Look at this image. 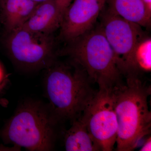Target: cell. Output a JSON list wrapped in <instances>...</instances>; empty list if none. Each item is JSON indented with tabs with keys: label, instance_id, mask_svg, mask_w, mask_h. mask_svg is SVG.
Listing matches in <instances>:
<instances>
[{
	"label": "cell",
	"instance_id": "6da1fadb",
	"mask_svg": "<svg viewBox=\"0 0 151 151\" xmlns=\"http://www.w3.org/2000/svg\"><path fill=\"white\" fill-rule=\"evenodd\" d=\"M45 94L57 122L61 126L80 117L97 91L85 70L72 60L70 64L55 61L46 68Z\"/></svg>",
	"mask_w": 151,
	"mask_h": 151
},
{
	"label": "cell",
	"instance_id": "7a4b0ae2",
	"mask_svg": "<svg viewBox=\"0 0 151 151\" xmlns=\"http://www.w3.org/2000/svg\"><path fill=\"white\" fill-rule=\"evenodd\" d=\"M60 125L48 104L37 99L22 101L0 131L6 144L30 151L54 149Z\"/></svg>",
	"mask_w": 151,
	"mask_h": 151
},
{
	"label": "cell",
	"instance_id": "3957f363",
	"mask_svg": "<svg viewBox=\"0 0 151 151\" xmlns=\"http://www.w3.org/2000/svg\"><path fill=\"white\" fill-rule=\"evenodd\" d=\"M126 84L113 92L118 122L116 150L132 151L150 134L151 113L148 99L151 86L141 78H126Z\"/></svg>",
	"mask_w": 151,
	"mask_h": 151
},
{
	"label": "cell",
	"instance_id": "277c9868",
	"mask_svg": "<svg viewBox=\"0 0 151 151\" xmlns=\"http://www.w3.org/2000/svg\"><path fill=\"white\" fill-rule=\"evenodd\" d=\"M70 42L68 54L99 89H115L124 85L114 53L100 25Z\"/></svg>",
	"mask_w": 151,
	"mask_h": 151
},
{
	"label": "cell",
	"instance_id": "5b68a950",
	"mask_svg": "<svg viewBox=\"0 0 151 151\" xmlns=\"http://www.w3.org/2000/svg\"><path fill=\"white\" fill-rule=\"evenodd\" d=\"M100 26L111 46L122 76L135 78L134 56L136 47L143 38L141 26L128 21L107 10Z\"/></svg>",
	"mask_w": 151,
	"mask_h": 151
},
{
	"label": "cell",
	"instance_id": "8992f818",
	"mask_svg": "<svg viewBox=\"0 0 151 151\" xmlns=\"http://www.w3.org/2000/svg\"><path fill=\"white\" fill-rule=\"evenodd\" d=\"M114 90L99 89L81 116L100 151L113 150L116 142L118 126L114 107Z\"/></svg>",
	"mask_w": 151,
	"mask_h": 151
},
{
	"label": "cell",
	"instance_id": "52a82bcc",
	"mask_svg": "<svg viewBox=\"0 0 151 151\" xmlns=\"http://www.w3.org/2000/svg\"><path fill=\"white\" fill-rule=\"evenodd\" d=\"M51 35L33 32L22 27L10 33L9 52L14 61L28 69H46L55 61Z\"/></svg>",
	"mask_w": 151,
	"mask_h": 151
},
{
	"label": "cell",
	"instance_id": "ba28073f",
	"mask_svg": "<svg viewBox=\"0 0 151 151\" xmlns=\"http://www.w3.org/2000/svg\"><path fill=\"white\" fill-rule=\"evenodd\" d=\"M108 0H74L68 7L60 26L62 39L74 40L92 29Z\"/></svg>",
	"mask_w": 151,
	"mask_h": 151
},
{
	"label": "cell",
	"instance_id": "9c48e42d",
	"mask_svg": "<svg viewBox=\"0 0 151 151\" xmlns=\"http://www.w3.org/2000/svg\"><path fill=\"white\" fill-rule=\"evenodd\" d=\"M62 14L55 0L39 3L22 27L33 32L52 35L60 27Z\"/></svg>",
	"mask_w": 151,
	"mask_h": 151
},
{
	"label": "cell",
	"instance_id": "30bf717a",
	"mask_svg": "<svg viewBox=\"0 0 151 151\" xmlns=\"http://www.w3.org/2000/svg\"><path fill=\"white\" fill-rule=\"evenodd\" d=\"M108 10L143 27L151 24V8L145 0H108Z\"/></svg>",
	"mask_w": 151,
	"mask_h": 151
},
{
	"label": "cell",
	"instance_id": "8fae6325",
	"mask_svg": "<svg viewBox=\"0 0 151 151\" xmlns=\"http://www.w3.org/2000/svg\"><path fill=\"white\" fill-rule=\"evenodd\" d=\"M38 4L32 0H1L3 22L8 32L22 27Z\"/></svg>",
	"mask_w": 151,
	"mask_h": 151
},
{
	"label": "cell",
	"instance_id": "7c38bea8",
	"mask_svg": "<svg viewBox=\"0 0 151 151\" xmlns=\"http://www.w3.org/2000/svg\"><path fill=\"white\" fill-rule=\"evenodd\" d=\"M64 132V146L67 151H100L86 129L81 116Z\"/></svg>",
	"mask_w": 151,
	"mask_h": 151
},
{
	"label": "cell",
	"instance_id": "4fadbf2b",
	"mask_svg": "<svg viewBox=\"0 0 151 151\" xmlns=\"http://www.w3.org/2000/svg\"><path fill=\"white\" fill-rule=\"evenodd\" d=\"M134 76L140 78L141 74L151 70V40L143 38L138 43L134 56Z\"/></svg>",
	"mask_w": 151,
	"mask_h": 151
},
{
	"label": "cell",
	"instance_id": "5bb4252c",
	"mask_svg": "<svg viewBox=\"0 0 151 151\" xmlns=\"http://www.w3.org/2000/svg\"><path fill=\"white\" fill-rule=\"evenodd\" d=\"M63 17V14L68 7L71 3L72 0H55ZM63 19V18H62Z\"/></svg>",
	"mask_w": 151,
	"mask_h": 151
},
{
	"label": "cell",
	"instance_id": "9a60e30c",
	"mask_svg": "<svg viewBox=\"0 0 151 151\" xmlns=\"http://www.w3.org/2000/svg\"><path fill=\"white\" fill-rule=\"evenodd\" d=\"M141 151H151V138L150 136L147 139L140 150Z\"/></svg>",
	"mask_w": 151,
	"mask_h": 151
},
{
	"label": "cell",
	"instance_id": "2e32d148",
	"mask_svg": "<svg viewBox=\"0 0 151 151\" xmlns=\"http://www.w3.org/2000/svg\"><path fill=\"white\" fill-rule=\"evenodd\" d=\"M4 72L1 65L0 64V85L4 79Z\"/></svg>",
	"mask_w": 151,
	"mask_h": 151
},
{
	"label": "cell",
	"instance_id": "e0dca14e",
	"mask_svg": "<svg viewBox=\"0 0 151 151\" xmlns=\"http://www.w3.org/2000/svg\"><path fill=\"white\" fill-rule=\"evenodd\" d=\"M32 1L37 3H40L42 2L45 1H47V0H32Z\"/></svg>",
	"mask_w": 151,
	"mask_h": 151
}]
</instances>
